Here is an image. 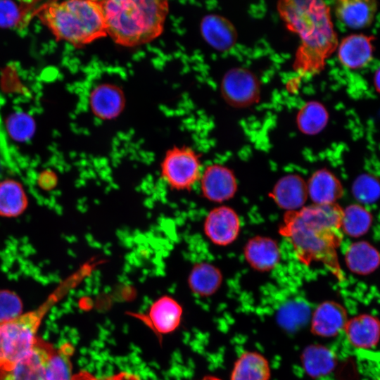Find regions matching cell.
Returning <instances> with one entry per match:
<instances>
[{"mask_svg": "<svg viewBox=\"0 0 380 380\" xmlns=\"http://www.w3.org/2000/svg\"><path fill=\"white\" fill-rule=\"evenodd\" d=\"M343 209L337 203L303 206L286 213L280 232L303 263L320 262L342 280L338 248L343 241Z\"/></svg>", "mask_w": 380, "mask_h": 380, "instance_id": "obj_1", "label": "cell"}, {"mask_svg": "<svg viewBox=\"0 0 380 380\" xmlns=\"http://www.w3.org/2000/svg\"><path fill=\"white\" fill-rule=\"evenodd\" d=\"M277 8L287 28L300 39L294 67L305 73L320 71L338 44L329 6L322 1L287 0Z\"/></svg>", "mask_w": 380, "mask_h": 380, "instance_id": "obj_2", "label": "cell"}, {"mask_svg": "<svg viewBox=\"0 0 380 380\" xmlns=\"http://www.w3.org/2000/svg\"><path fill=\"white\" fill-rule=\"evenodd\" d=\"M101 4L107 35L128 47L159 37L169 11L168 2L162 0H108Z\"/></svg>", "mask_w": 380, "mask_h": 380, "instance_id": "obj_3", "label": "cell"}, {"mask_svg": "<svg viewBox=\"0 0 380 380\" xmlns=\"http://www.w3.org/2000/svg\"><path fill=\"white\" fill-rule=\"evenodd\" d=\"M37 15L57 39L74 46L107 35L101 1H49L39 6Z\"/></svg>", "mask_w": 380, "mask_h": 380, "instance_id": "obj_4", "label": "cell"}, {"mask_svg": "<svg viewBox=\"0 0 380 380\" xmlns=\"http://www.w3.org/2000/svg\"><path fill=\"white\" fill-rule=\"evenodd\" d=\"M56 300L51 296L37 309L0 324V371L9 369L31 350L39 324Z\"/></svg>", "mask_w": 380, "mask_h": 380, "instance_id": "obj_5", "label": "cell"}, {"mask_svg": "<svg viewBox=\"0 0 380 380\" xmlns=\"http://www.w3.org/2000/svg\"><path fill=\"white\" fill-rule=\"evenodd\" d=\"M163 181L172 190H191L201 175V164L196 151L188 146H173L160 163Z\"/></svg>", "mask_w": 380, "mask_h": 380, "instance_id": "obj_6", "label": "cell"}, {"mask_svg": "<svg viewBox=\"0 0 380 380\" xmlns=\"http://www.w3.org/2000/svg\"><path fill=\"white\" fill-rule=\"evenodd\" d=\"M221 92L231 105L245 107L253 104L259 97L260 85L255 75L243 68H234L224 75Z\"/></svg>", "mask_w": 380, "mask_h": 380, "instance_id": "obj_7", "label": "cell"}, {"mask_svg": "<svg viewBox=\"0 0 380 380\" xmlns=\"http://www.w3.org/2000/svg\"><path fill=\"white\" fill-rule=\"evenodd\" d=\"M53 349L51 345L37 338L27 354L9 369L0 371V380H46V366Z\"/></svg>", "mask_w": 380, "mask_h": 380, "instance_id": "obj_8", "label": "cell"}, {"mask_svg": "<svg viewBox=\"0 0 380 380\" xmlns=\"http://www.w3.org/2000/svg\"><path fill=\"white\" fill-rule=\"evenodd\" d=\"M240 220L236 213L227 206L211 210L203 222L204 233L213 243L228 245L237 238L240 231Z\"/></svg>", "mask_w": 380, "mask_h": 380, "instance_id": "obj_9", "label": "cell"}, {"mask_svg": "<svg viewBox=\"0 0 380 380\" xmlns=\"http://www.w3.org/2000/svg\"><path fill=\"white\" fill-rule=\"evenodd\" d=\"M199 182L203 196L216 203L232 198L237 188L236 179L232 171L219 164L207 166L201 173Z\"/></svg>", "mask_w": 380, "mask_h": 380, "instance_id": "obj_10", "label": "cell"}, {"mask_svg": "<svg viewBox=\"0 0 380 380\" xmlns=\"http://www.w3.org/2000/svg\"><path fill=\"white\" fill-rule=\"evenodd\" d=\"M375 37L362 33L352 34L343 38L337 46L340 63L349 70H360L373 59Z\"/></svg>", "mask_w": 380, "mask_h": 380, "instance_id": "obj_11", "label": "cell"}, {"mask_svg": "<svg viewBox=\"0 0 380 380\" xmlns=\"http://www.w3.org/2000/svg\"><path fill=\"white\" fill-rule=\"evenodd\" d=\"M89 105L91 113L99 119L113 120L118 117L124 110L125 95L116 84L100 83L90 91Z\"/></svg>", "mask_w": 380, "mask_h": 380, "instance_id": "obj_12", "label": "cell"}, {"mask_svg": "<svg viewBox=\"0 0 380 380\" xmlns=\"http://www.w3.org/2000/svg\"><path fill=\"white\" fill-rule=\"evenodd\" d=\"M348 320V314L343 305L335 301H324L312 315L310 330L318 336L333 337L344 329Z\"/></svg>", "mask_w": 380, "mask_h": 380, "instance_id": "obj_13", "label": "cell"}, {"mask_svg": "<svg viewBox=\"0 0 380 380\" xmlns=\"http://www.w3.org/2000/svg\"><path fill=\"white\" fill-rule=\"evenodd\" d=\"M378 9L374 0H341L336 2L337 18L349 28L358 30L370 26Z\"/></svg>", "mask_w": 380, "mask_h": 380, "instance_id": "obj_14", "label": "cell"}, {"mask_svg": "<svg viewBox=\"0 0 380 380\" xmlns=\"http://www.w3.org/2000/svg\"><path fill=\"white\" fill-rule=\"evenodd\" d=\"M200 30L204 40L219 51L230 49L236 42L237 34L233 24L226 18L217 14L203 17Z\"/></svg>", "mask_w": 380, "mask_h": 380, "instance_id": "obj_15", "label": "cell"}, {"mask_svg": "<svg viewBox=\"0 0 380 380\" xmlns=\"http://www.w3.org/2000/svg\"><path fill=\"white\" fill-rule=\"evenodd\" d=\"M272 196L287 212L302 208L308 197L307 183L297 175H287L275 184Z\"/></svg>", "mask_w": 380, "mask_h": 380, "instance_id": "obj_16", "label": "cell"}, {"mask_svg": "<svg viewBox=\"0 0 380 380\" xmlns=\"http://www.w3.org/2000/svg\"><path fill=\"white\" fill-rule=\"evenodd\" d=\"M182 313L180 305L172 297L164 296L151 305L146 324L158 334H168L178 327Z\"/></svg>", "mask_w": 380, "mask_h": 380, "instance_id": "obj_17", "label": "cell"}, {"mask_svg": "<svg viewBox=\"0 0 380 380\" xmlns=\"http://www.w3.org/2000/svg\"><path fill=\"white\" fill-rule=\"evenodd\" d=\"M307 189L308 196L315 205L336 203L344 192L340 180L326 169L318 170L311 175Z\"/></svg>", "mask_w": 380, "mask_h": 380, "instance_id": "obj_18", "label": "cell"}, {"mask_svg": "<svg viewBox=\"0 0 380 380\" xmlns=\"http://www.w3.org/2000/svg\"><path fill=\"white\" fill-rule=\"evenodd\" d=\"M248 263L258 271H269L274 268L281 258L277 243L271 238L255 236L251 239L244 248Z\"/></svg>", "mask_w": 380, "mask_h": 380, "instance_id": "obj_19", "label": "cell"}, {"mask_svg": "<svg viewBox=\"0 0 380 380\" xmlns=\"http://www.w3.org/2000/svg\"><path fill=\"white\" fill-rule=\"evenodd\" d=\"M348 340L357 348H370L380 339V321L370 315H360L348 320L344 329Z\"/></svg>", "mask_w": 380, "mask_h": 380, "instance_id": "obj_20", "label": "cell"}, {"mask_svg": "<svg viewBox=\"0 0 380 380\" xmlns=\"http://www.w3.org/2000/svg\"><path fill=\"white\" fill-rule=\"evenodd\" d=\"M345 262L352 272L359 275H367L380 265V253L367 241H357L347 248Z\"/></svg>", "mask_w": 380, "mask_h": 380, "instance_id": "obj_21", "label": "cell"}, {"mask_svg": "<svg viewBox=\"0 0 380 380\" xmlns=\"http://www.w3.org/2000/svg\"><path fill=\"white\" fill-rule=\"evenodd\" d=\"M301 362L306 374L312 378H319L334 370L336 358L334 352L320 344L307 346L301 354Z\"/></svg>", "mask_w": 380, "mask_h": 380, "instance_id": "obj_22", "label": "cell"}, {"mask_svg": "<svg viewBox=\"0 0 380 380\" xmlns=\"http://www.w3.org/2000/svg\"><path fill=\"white\" fill-rule=\"evenodd\" d=\"M270 373L269 362L262 354L247 351L235 362L230 380H269Z\"/></svg>", "mask_w": 380, "mask_h": 380, "instance_id": "obj_23", "label": "cell"}, {"mask_svg": "<svg viewBox=\"0 0 380 380\" xmlns=\"http://www.w3.org/2000/svg\"><path fill=\"white\" fill-rule=\"evenodd\" d=\"M222 281L220 270L208 262H200L194 265L188 277V284L191 291L204 297L215 293Z\"/></svg>", "mask_w": 380, "mask_h": 380, "instance_id": "obj_24", "label": "cell"}, {"mask_svg": "<svg viewBox=\"0 0 380 380\" xmlns=\"http://www.w3.org/2000/svg\"><path fill=\"white\" fill-rule=\"evenodd\" d=\"M39 6L34 1H0V27H20L37 15Z\"/></svg>", "mask_w": 380, "mask_h": 380, "instance_id": "obj_25", "label": "cell"}, {"mask_svg": "<svg viewBox=\"0 0 380 380\" xmlns=\"http://www.w3.org/2000/svg\"><path fill=\"white\" fill-rule=\"evenodd\" d=\"M26 194L14 179L0 182V215L12 217L20 215L27 208Z\"/></svg>", "mask_w": 380, "mask_h": 380, "instance_id": "obj_26", "label": "cell"}, {"mask_svg": "<svg viewBox=\"0 0 380 380\" xmlns=\"http://www.w3.org/2000/svg\"><path fill=\"white\" fill-rule=\"evenodd\" d=\"M329 120L327 108L318 101H308L299 110L296 122L298 129L305 134L315 135L326 127Z\"/></svg>", "mask_w": 380, "mask_h": 380, "instance_id": "obj_27", "label": "cell"}, {"mask_svg": "<svg viewBox=\"0 0 380 380\" xmlns=\"http://www.w3.org/2000/svg\"><path fill=\"white\" fill-rule=\"evenodd\" d=\"M371 213L362 205L352 204L343 209L341 231L351 237H359L369 229Z\"/></svg>", "mask_w": 380, "mask_h": 380, "instance_id": "obj_28", "label": "cell"}, {"mask_svg": "<svg viewBox=\"0 0 380 380\" xmlns=\"http://www.w3.org/2000/svg\"><path fill=\"white\" fill-rule=\"evenodd\" d=\"M72 353L73 347L70 343L53 349L46 366V380H72L70 356Z\"/></svg>", "mask_w": 380, "mask_h": 380, "instance_id": "obj_29", "label": "cell"}, {"mask_svg": "<svg viewBox=\"0 0 380 380\" xmlns=\"http://www.w3.org/2000/svg\"><path fill=\"white\" fill-rule=\"evenodd\" d=\"M6 129L15 141L24 142L31 139L35 130L33 118L26 113L15 112L6 120Z\"/></svg>", "mask_w": 380, "mask_h": 380, "instance_id": "obj_30", "label": "cell"}, {"mask_svg": "<svg viewBox=\"0 0 380 380\" xmlns=\"http://www.w3.org/2000/svg\"><path fill=\"white\" fill-rule=\"evenodd\" d=\"M353 192L359 201L371 203L380 196V184L371 176L362 175L354 182Z\"/></svg>", "mask_w": 380, "mask_h": 380, "instance_id": "obj_31", "label": "cell"}, {"mask_svg": "<svg viewBox=\"0 0 380 380\" xmlns=\"http://www.w3.org/2000/svg\"><path fill=\"white\" fill-rule=\"evenodd\" d=\"M22 309V302L15 293L8 290L0 291V324L21 315Z\"/></svg>", "mask_w": 380, "mask_h": 380, "instance_id": "obj_32", "label": "cell"}, {"mask_svg": "<svg viewBox=\"0 0 380 380\" xmlns=\"http://www.w3.org/2000/svg\"><path fill=\"white\" fill-rule=\"evenodd\" d=\"M308 315V308L305 304L291 302L281 310L279 320L286 328H293L305 322Z\"/></svg>", "mask_w": 380, "mask_h": 380, "instance_id": "obj_33", "label": "cell"}, {"mask_svg": "<svg viewBox=\"0 0 380 380\" xmlns=\"http://www.w3.org/2000/svg\"><path fill=\"white\" fill-rule=\"evenodd\" d=\"M72 380H141V379L137 375L127 372L105 377H97L87 372H80L73 375Z\"/></svg>", "mask_w": 380, "mask_h": 380, "instance_id": "obj_34", "label": "cell"}, {"mask_svg": "<svg viewBox=\"0 0 380 380\" xmlns=\"http://www.w3.org/2000/svg\"><path fill=\"white\" fill-rule=\"evenodd\" d=\"M373 82L375 90L380 94V65L375 70Z\"/></svg>", "mask_w": 380, "mask_h": 380, "instance_id": "obj_35", "label": "cell"}, {"mask_svg": "<svg viewBox=\"0 0 380 380\" xmlns=\"http://www.w3.org/2000/svg\"><path fill=\"white\" fill-rule=\"evenodd\" d=\"M201 380H220V379L217 378V377H215V376H205V377L203 378Z\"/></svg>", "mask_w": 380, "mask_h": 380, "instance_id": "obj_36", "label": "cell"}]
</instances>
